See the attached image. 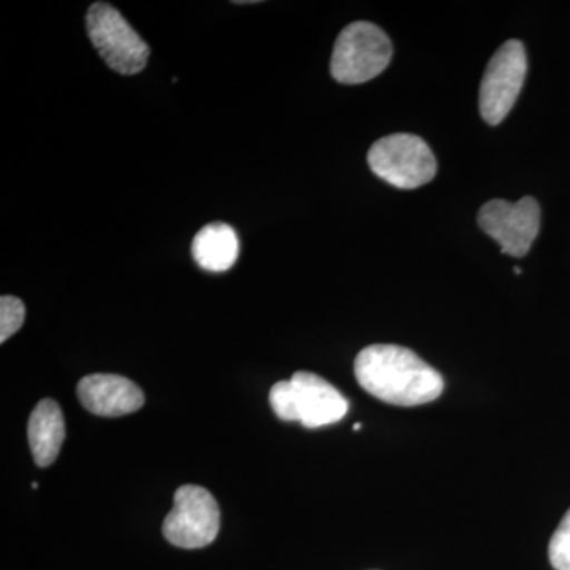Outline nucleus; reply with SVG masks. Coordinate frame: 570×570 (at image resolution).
<instances>
[{
  "mask_svg": "<svg viewBox=\"0 0 570 570\" xmlns=\"http://www.w3.org/2000/svg\"><path fill=\"white\" fill-rule=\"evenodd\" d=\"M356 381L370 395L395 404L420 406L442 395L444 379L411 348L373 344L356 355Z\"/></svg>",
  "mask_w": 570,
  "mask_h": 570,
  "instance_id": "1",
  "label": "nucleus"
},
{
  "mask_svg": "<svg viewBox=\"0 0 570 570\" xmlns=\"http://www.w3.org/2000/svg\"><path fill=\"white\" fill-rule=\"evenodd\" d=\"M273 411L285 422H302L306 428L333 425L346 417L348 403L340 390L325 379L298 371L291 381H281L269 392Z\"/></svg>",
  "mask_w": 570,
  "mask_h": 570,
  "instance_id": "2",
  "label": "nucleus"
},
{
  "mask_svg": "<svg viewBox=\"0 0 570 570\" xmlns=\"http://www.w3.org/2000/svg\"><path fill=\"white\" fill-rule=\"evenodd\" d=\"M392 55L387 33L373 22L355 21L337 36L330 70L341 85H362L387 69Z\"/></svg>",
  "mask_w": 570,
  "mask_h": 570,
  "instance_id": "3",
  "label": "nucleus"
},
{
  "mask_svg": "<svg viewBox=\"0 0 570 570\" xmlns=\"http://www.w3.org/2000/svg\"><path fill=\"white\" fill-rule=\"evenodd\" d=\"M367 164L373 174L397 189H417L436 176L438 163L430 146L412 134H393L371 146Z\"/></svg>",
  "mask_w": 570,
  "mask_h": 570,
  "instance_id": "4",
  "label": "nucleus"
},
{
  "mask_svg": "<svg viewBox=\"0 0 570 570\" xmlns=\"http://www.w3.org/2000/svg\"><path fill=\"white\" fill-rule=\"evenodd\" d=\"M86 29L94 48L112 70L140 73L148 63L149 47L132 26L107 2H96L86 14Z\"/></svg>",
  "mask_w": 570,
  "mask_h": 570,
  "instance_id": "5",
  "label": "nucleus"
},
{
  "mask_svg": "<svg viewBox=\"0 0 570 570\" xmlns=\"http://www.w3.org/2000/svg\"><path fill=\"white\" fill-rule=\"evenodd\" d=\"M528 73V56L520 40H509L490 59L480 82L479 108L483 121L498 126L519 99Z\"/></svg>",
  "mask_w": 570,
  "mask_h": 570,
  "instance_id": "6",
  "label": "nucleus"
},
{
  "mask_svg": "<svg viewBox=\"0 0 570 570\" xmlns=\"http://www.w3.org/2000/svg\"><path fill=\"white\" fill-rule=\"evenodd\" d=\"M220 510L208 490L197 485L179 487L175 505L164 520V535L179 549H204L219 534Z\"/></svg>",
  "mask_w": 570,
  "mask_h": 570,
  "instance_id": "7",
  "label": "nucleus"
},
{
  "mask_svg": "<svg viewBox=\"0 0 570 570\" xmlns=\"http://www.w3.org/2000/svg\"><path fill=\"white\" fill-rule=\"evenodd\" d=\"M478 223L502 253L524 257L539 235L540 206L532 197L520 198L515 204L497 198L480 208Z\"/></svg>",
  "mask_w": 570,
  "mask_h": 570,
  "instance_id": "8",
  "label": "nucleus"
},
{
  "mask_svg": "<svg viewBox=\"0 0 570 570\" xmlns=\"http://www.w3.org/2000/svg\"><path fill=\"white\" fill-rule=\"evenodd\" d=\"M77 392L82 406L100 417H121L145 404L142 390L118 374H89L78 382Z\"/></svg>",
  "mask_w": 570,
  "mask_h": 570,
  "instance_id": "9",
  "label": "nucleus"
},
{
  "mask_svg": "<svg viewBox=\"0 0 570 570\" xmlns=\"http://www.w3.org/2000/svg\"><path fill=\"white\" fill-rule=\"evenodd\" d=\"M29 448L37 466L48 468L59 456L66 439V420L56 401L41 400L33 407L28 425Z\"/></svg>",
  "mask_w": 570,
  "mask_h": 570,
  "instance_id": "10",
  "label": "nucleus"
},
{
  "mask_svg": "<svg viewBox=\"0 0 570 570\" xmlns=\"http://www.w3.org/2000/svg\"><path fill=\"white\" fill-rule=\"evenodd\" d=\"M238 254V235L228 224H208L195 235L193 255L197 265L206 272H227L235 265Z\"/></svg>",
  "mask_w": 570,
  "mask_h": 570,
  "instance_id": "11",
  "label": "nucleus"
},
{
  "mask_svg": "<svg viewBox=\"0 0 570 570\" xmlns=\"http://www.w3.org/2000/svg\"><path fill=\"white\" fill-rule=\"evenodd\" d=\"M26 307L17 296L3 295L0 298V343H6L24 324Z\"/></svg>",
  "mask_w": 570,
  "mask_h": 570,
  "instance_id": "12",
  "label": "nucleus"
},
{
  "mask_svg": "<svg viewBox=\"0 0 570 570\" xmlns=\"http://www.w3.org/2000/svg\"><path fill=\"white\" fill-rule=\"evenodd\" d=\"M549 557L557 570H570V509L562 517L560 527L551 535Z\"/></svg>",
  "mask_w": 570,
  "mask_h": 570,
  "instance_id": "13",
  "label": "nucleus"
},
{
  "mask_svg": "<svg viewBox=\"0 0 570 570\" xmlns=\"http://www.w3.org/2000/svg\"><path fill=\"white\" fill-rule=\"evenodd\" d=\"M360 426H362V425H360V423H355V425H354V430H355V431H358V430H360Z\"/></svg>",
  "mask_w": 570,
  "mask_h": 570,
  "instance_id": "14",
  "label": "nucleus"
}]
</instances>
